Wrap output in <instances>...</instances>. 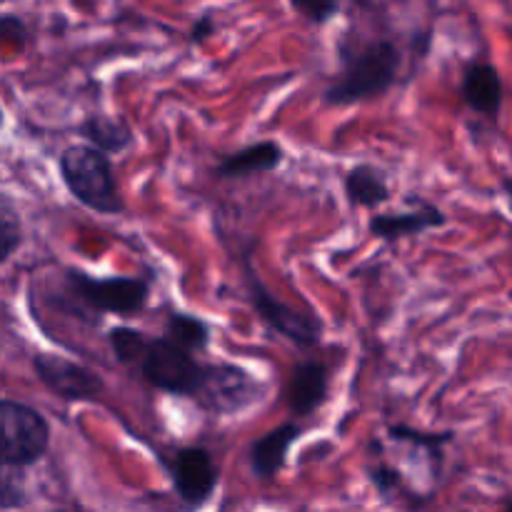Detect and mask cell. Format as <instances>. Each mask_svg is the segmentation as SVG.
Listing matches in <instances>:
<instances>
[{
  "label": "cell",
  "mask_w": 512,
  "mask_h": 512,
  "mask_svg": "<svg viewBox=\"0 0 512 512\" xmlns=\"http://www.w3.org/2000/svg\"><path fill=\"white\" fill-rule=\"evenodd\" d=\"M338 58L340 73L323 90V100L333 108L363 103L388 93L403 65L398 43L390 38H343L338 45Z\"/></svg>",
  "instance_id": "cell-1"
},
{
  "label": "cell",
  "mask_w": 512,
  "mask_h": 512,
  "mask_svg": "<svg viewBox=\"0 0 512 512\" xmlns=\"http://www.w3.org/2000/svg\"><path fill=\"white\" fill-rule=\"evenodd\" d=\"M58 170L68 193L93 213L120 215L125 210L108 155L98 153L88 145H68L60 153Z\"/></svg>",
  "instance_id": "cell-2"
},
{
  "label": "cell",
  "mask_w": 512,
  "mask_h": 512,
  "mask_svg": "<svg viewBox=\"0 0 512 512\" xmlns=\"http://www.w3.org/2000/svg\"><path fill=\"white\" fill-rule=\"evenodd\" d=\"M255 243L245 245L243 255H240V265H243V283L248 290V300L258 318L268 325L273 333L283 335L285 340L295 343L298 348H315L323 338V323L315 315L300 313V310L290 308L283 300L275 298L265 283L260 280L258 270L253 263Z\"/></svg>",
  "instance_id": "cell-3"
},
{
  "label": "cell",
  "mask_w": 512,
  "mask_h": 512,
  "mask_svg": "<svg viewBox=\"0 0 512 512\" xmlns=\"http://www.w3.org/2000/svg\"><path fill=\"white\" fill-rule=\"evenodd\" d=\"M65 278H68L65 285L70 293L100 315H135L148 303L150 283L143 278H133V275L100 278V275H90L78 268H70Z\"/></svg>",
  "instance_id": "cell-4"
},
{
  "label": "cell",
  "mask_w": 512,
  "mask_h": 512,
  "mask_svg": "<svg viewBox=\"0 0 512 512\" xmlns=\"http://www.w3.org/2000/svg\"><path fill=\"white\" fill-rule=\"evenodd\" d=\"M50 448V425L43 413L18 400H0V458L15 468L40 463Z\"/></svg>",
  "instance_id": "cell-5"
},
{
  "label": "cell",
  "mask_w": 512,
  "mask_h": 512,
  "mask_svg": "<svg viewBox=\"0 0 512 512\" xmlns=\"http://www.w3.org/2000/svg\"><path fill=\"white\" fill-rule=\"evenodd\" d=\"M265 393V383L250 370L235 363H210L203 368V383L195 400L215 415H238L258 405Z\"/></svg>",
  "instance_id": "cell-6"
},
{
  "label": "cell",
  "mask_w": 512,
  "mask_h": 512,
  "mask_svg": "<svg viewBox=\"0 0 512 512\" xmlns=\"http://www.w3.org/2000/svg\"><path fill=\"white\" fill-rule=\"evenodd\" d=\"M138 368L148 385H153L160 393L195 400L203 383L205 365L165 338H150Z\"/></svg>",
  "instance_id": "cell-7"
},
{
  "label": "cell",
  "mask_w": 512,
  "mask_h": 512,
  "mask_svg": "<svg viewBox=\"0 0 512 512\" xmlns=\"http://www.w3.org/2000/svg\"><path fill=\"white\" fill-rule=\"evenodd\" d=\"M33 370L40 383L63 403H95L105 393L103 378L85 365L55 353H35Z\"/></svg>",
  "instance_id": "cell-8"
},
{
  "label": "cell",
  "mask_w": 512,
  "mask_h": 512,
  "mask_svg": "<svg viewBox=\"0 0 512 512\" xmlns=\"http://www.w3.org/2000/svg\"><path fill=\"white\" fill-rule=\"evenodd\" d=\"M168 470L178 498L193 510L208 503V500L213 498L215 488H218V465H215L210 450L200 448V445L175 450V455L170 458Z\"/></svg>",
  "instance_id": "cell-9"
},
{
  "label": "cell",
  "mask_w": 512,
  "mask_h": 512,
  "mask_svg": "<svg viewBox=\"0 0 512 512\" xmlns=\"http://www.w3.org/2000/svg\"><path fill=\"white\" fill-rule=\"evenodd\" d=\"M410 210L403 213H375L370 218L368 230L380 240L395 243L400 238H410V235H420L425 230L445 228L448 225V215L438 208V205L428 203V200L410 195L408 198Z\"/></svg>",
  "instance_id": "cell-10"
},
{
  "label": "cell",
  "mask_w": 512,
  "mask_h": 512,
  "mask_svg": "<svg viewBox=\"0 0 512 512\" xmlns=\"http://www.w3.org/2000/svg\"><path fill=\"white\" fill-rule=\"evenodd\" d=\"M330 393V370L318 360H303L290 370L288 385H285V403H288L293 418L303 420L318 413L328 403Z\"/></svg>",
  "instance_id": "cell-11"
},
{
  "label": "cell",
  "mask_w": 512,
  "mask_h": 512,
  "mask_svg": "<svg viewBox=\"0 0 512 512\" xmlns=\"http://www.w3.org/2000/svg\"><path fill=\"white\" fill-rule=\"evenodd\" d=\"M460 95H463L465 105H468L470 110L495 120L500 115V110H503L505 100L503 75H500V70L495 68L493 63L473 60V63L465 65L463 70Z\"/></svg>",
  "instance_id": "cell-12"
},
{
  "label": "cell",
  "mask_w": 512,
  "mask_h": 512,
  "mask_svg": "<svg viewBox=\"0 0 512 512\" xmlns=\"http://www.w3.org/2000/svg\"><path fill=\"white\" fill-rule=\"evenodd\" d=\"M300 435H303V428L290 420V423L278 425V428L268 430L258 440H253V445L248 450L250 473L258 480H263V483L278 478L280 470L285 468L290 448H293V443Z\"/></svg>",
  "instance_id": "cell-13"
},
{
  "label": "cell",
  "mask_w": 512,
  "mask_h": 512,
  "mask_svg": "<svg viewBox=\"0 0 512 512\" xmlns=\"http://www.w3.org/2000/svg\"><path fill=\"white\" fill-rule=\"evenodd\" d=\"M285 158V150L278 140H260V143L245 145V148L235 150L220 158L215 165V178L220 180H243L250 175L270 173V170L280 168Z\"/></svg>",
  "instance_id": "cell-14"
},
{
  "label": "cell",
  "mask_w": 512,
  "mask_h": 512,
  "mask_svg": "<svg viewBox=\"0 0 512 512\" xmlns=\"http://www.w3.org/2000/svg\"><path fill=\"white\" fill-rule=\"evenodd\" d=\"M345 198L353 208H380L390 200V185L383 170L373 163H358L345 173Z\"/></svg>",
  "instance_id": "cell-15"
},
{
  "label": "cell",
  "mask_w": 512,
  "mask_h": 512,
  "mask_svg": "<svg viewBox=\"0 0 512 512\" xmlns=\"http://www.w3.org/2000/svg\"><path fill=\"white\" fill-rule=\"evenodd\" d=\"M80 138L88 140V148L98 150V153H123L133 145V128L125 123L123 118H113V115L93 113L78 125Z\"/></svg>",
  "instance_id": "cell-16"
},
{
  "label": "cell",
  "mask_w": 512,
  "mask_h": 512,
  "mask_svg": "<svg viewBox=\"0 0 512 512\" xmlns=\"http://www.w3.org/2000/svg\"><path fill=\"white\" fill-rule=\"evenodd\" d=\"M168 343L178 345L185 353H200L210 345V325L203 318L193 313H183V310H175L165 320V335Z\"/></svg>",
  "instance_id": "cell-17"
},
{
  "label": "cell",
  "mask_w": 512,
  "mask_h": 512,
  "mask_svg": "<svg viewBox=\"0 0 512 512\" xmlns=\"http://www.w3.org/2000/svg\"><path fill=\"white\" fill-rule=\"evenodd\" d=\"M390 438L395 443L413 445V448L428 453L433 458L435 468L440 470V465H443V448L453 443L455 433H450V430H445V433H423V430L408 428V425H390Z\"/></svg>",
  "instance_id": "cell-18"
},
{
  "label": "cell",
  "mask_w": 512,
  "mask_h": 512,
  "mask_svg": "<svg viewBox=\"0 0 512 512\" xmlns=\"http://www.w3.org/2000/svg\"><path fill=\"white\" fill-rule=\"evenodd\" d=\"M23 243V220L18 205L8 193L0 190V265L8 263Z\"/></svg>",
  "instance_id": "cell-19"
},
{
  "label": "cell",
  "mask_w": 512,
  "mask_h": 512,
  "mask_svg": "<svg viewBox=\"0 0 512 512\" xmlns=\"http://www.w3.org/2000/svg\"><path fill=\"white\" fill-rule=\"evenodd\" d=\"M148 340V335L128 328V325H115L108 330V345L120 365H138L145 348H148Z\"/></svg>",
  "instance_id": "cell-20"
},
{
  "label": "cell",
  "mask_w": 512,
  "mask_h": 512,
  "mask_svg": "<svg viewBox=\"0 0 512 512\" xmlns=\"http://www.w3.org/2000/svg\"><path fill=\"white\" fill-rule=\"evenodd\" d=\"M25 503H28L25 470L15 468L8 460L0 458V510L23 508Z\"/></svg>",
  "instance_id": "cell-21"
},
{
  "label": "cell",
  "mask_w": 512,
  "mask_h": 512,
  "mask_svg": "<svg viewBox=\"0 0 512 512\" xmlns=\"http://www.w3.org/2000/svg\"><path fill=\"white\" fill-rule=\"evenodd\" d=\"M290 8L318 28H323L328 20H333L340 13V3H335V0H293Z\"/></svg>",
  "instance_id": "cell-22"
},
{
  "label": "cell",
  "mask_w": 512,
  "mask_h": 512,
  "mask_svg": "<svg viewBox=\"0 0 512 512\" xmlns=\"http://www.w3.org/2000/svg\"><path fill=\"white\" fill-rule=\"evenodd\" d=\"M368 475L373 488L378 490L383 498H398L400 490H403V475H400V470L390 468V465H373V468L368 470Z\"/></svg>",
  "instance_id": "cell-23"
},
{
  "label": "cell",
  "mask_w": 512,
  "mask_h": 512,
  "mask_svg": "<svg viewBox=\"0 0 512 512\" xmlns=\"http://www.w3.org/2000/svg\"><path fill=\"white\" fill-rule=\"evenodd\" d=\"M0 40H15L18 48L28 43V25L18 15H0Z\"/></svg>",
  "instance_id": "cell-24"
},
{
  "label": "cell",
  "mask_w": 512,
  "mask_h": 512,
  "mask_svg": "<svg viewBox=\"0 0 512 512\" xmlns=\"http://www.w3.org/2000/svg\"><path fill=\"white\" fill-rule=\"evenodd\" d=\"M215 33V18L210 13L200 15V18L193 20V28H190V43L203 45L210 35Z\"/></svg>",
  "instance_id": "cell-25"
},
{
  "label": "cell",
  "mask_w": 512,
  "mask_h": 512,
  "mask_svg": "<svg viewBox=\"0 0 512 512\" xmlns=\"http://www.w3.org/2000/svg\"><path fill=\"white\" fill-rule=\"evenodd\" d=\"M430 48H433V30H418V33H413V38H410V50L415 53V58L423 60L428 58Z\"/></svg>",
  "instance_id": "cell-26"
},
{
  "label": "cell",
  "mask_w": 512,
  "mask_h": 512,
  "mask_svg": "<svg viewBox=\"0 0 512 512\" xmlns=\"http://www.w3.org/2000/svg\"><path fill=\"white\" fill-rule=\"evenodd\" d=\"M0 125H3V108H0Z\"/></svg>",
  "instance_id": "cell-27"
},
{
  "label": "cell",
  "mask_w": 512,
  "mask_h": 512,
  "mask_svg": "<svg viewBox=\"0 0 512 512\" xmlns=\"http://www.w3.org/2000/svg\"><path fill=\"white\" fill-rule=\"evenodd\" d=\"M58 512H63V510H58Z\"/></svg>",
  "instance_id": "cell-28"
}]
</instances>
